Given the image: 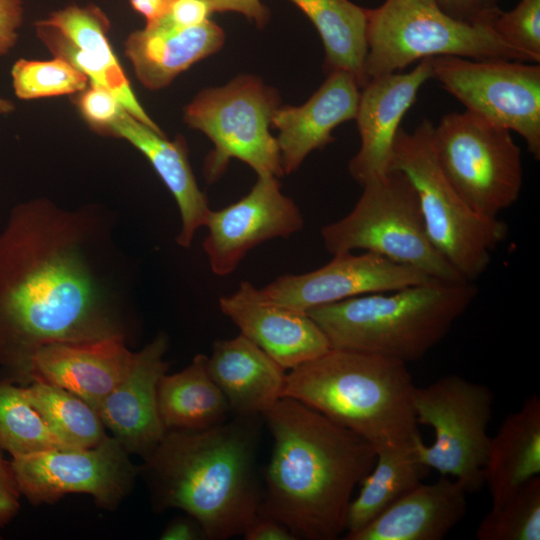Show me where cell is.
<instances>
[{"label":"cell","mask_w":540,"mask_h":540,"mask_svg":"<svg viewBox=\"0 0 540 540\" xmlns=\"http://www.w3.org/2000/svg\"><path fill=\"white\" fill-rule=\"evenodd\" d=\"M433 142L444 175L475 213L494 219L518 200L522 157L511 131L466 110L443 116Z\"/></svg>","instance_id":"cell-10"},{"label":"cell","mask_w":540,"mask_h":540,"mask_svg":"<svg viewBox=\"0 0 540 540\" xmlns=\"http://www.w3.org/2000/svg\"><path fill=\"white\" fill-rule=\"evenodd\" d=\"M111 137L123 139L140 151L150 162L171 192L179 209L181 228L177 244L190 248L196 231L205 226L210 207L207 196L199 188L182 136L169 140L124 111L111 128Z\"/></svg>","instance_id":"cell-23"},{"label":"cell","mask_w":540,"mask_h":540,"mask_svg":"<svg viewBox=\"0 0 540 540\" xmlns=\"http://www.w3.org/2000/svg\"><path fill=\"white\" fill-rule=\"evenodd\" d=\"M428 279L380 255L347 252L333 255L327 264L310 272L279 276L261 290L271 300L307 313L318 306L393 291Z\"/></svg>","instance_id":"cell-16"},{"label":"cell","mask_w":540,"mask_h":540,"mask_svg":"<svg viewBox=\"0 0 540 540\" xmlns=\"http://www.w3.org/2000/svg\"><path fill=\"white\" fill-rule=\"evenodd\" d=\"M213 12H238L262 27L268 21L269 10L260 0H207Z\"/></svg>","instance_id":"cell-40"},{"label":"cell","mask_w":540,"mask_h":540,"mask_svg":"<svg viewBox=\"0 0 540 540\" xmlns=\"http://www.w3.org/2000/svg\"><path fill=\"white\" fill-rule=\"evenodd\" d=\"M432 78L470 112L516 132L540 158V66L506 59L430 58Z\"/></svg>","instance_id":"cell-12"},{"label":"cell","mask_w":540,"mask_h":540,"mask_svg":"<svg viewBox=\"0 0 540 540\" xmlns=\"http://www.w3.org/2000/svg\"><path fill=\"white\" fill-rule=\"evenodd\" d=\"M207 368L234 414L262 415L281 398L285 369L242 334L215 341Z\"/></svg>","instance_id":"cell-24"},{"label":"cell","mask_w":540,"mask_h":540,"mask_svg":"<svg viewBox=\"0 0 540 540\" xmlns=\"http://www.w3.org/2000/svg\"><path fill=\"white\" fill-rule=\"evenodd\" d=\"M160 420L166 430H201L226 421L232 413L211 378L207 356L197 354L180 372L161 377L157 389Z\"/></svg>","instance_id":"cell-27"},{"label":"cell","mask_w":540,"mask_h":540,"mask_svg":"<svg viewBox=\"0 0 540 540\" xmlns=\"http://www.w3.org/2000/svg\"><path fill=\"white\" fill-rule=\"evenodd\" d=\"M132 271L99 206L48 198L14 206L0 232L1 379L31 383L33 355L132 330Z\"/></svg>","instance_id":"cell-1"},{"label":"cell","mask_w":540,"mask_h":540,"mask_svg":"<svg viewBox=\"0 0 540 540\" xmlns=\"http://www.w3.org/2000/svg\"><path fill=\"white\" fill-rule=\"evenodd\" d=\"M261 416L273 449L258 514L284 524L296 539H338L352 493L374 465L375 448L289 397Z\"/></svg>","instance_id":"cell-2"},{"label":"cell","mask_w":540,"mask_h":540,"mask_svg":"<svg viewBox=\"0 0 540 540\" xmlns=\"http://www.w3.org/2000/svg\"><path fill=\"white\" fill-rule=\"evenodd\" d=\"M163 540L206 539L200 525L192 517H180L171 521L160 535Z\"/></svg>","instance_id":"cell-42"},{"label":"cell","mask_w":540,"mask_h":540,"mask_svg":"<svg viewBox=\"0 0 540 540\" xmlns=\"http://www.w3.org/2000/svg\"><path fill=\"white\" fill-rule=\"evenodd\" d=\"M261 415H237L201 430H166L140 471L157 510L192 517L205 538L242 536L258 515Z\"/></svg>","instance_id":"cell-3"},{"label":"cell","mask_w":540,"mask_h":540,"mask_svg":"<svg viewBox=\"0 0 540 540\" xmlns=\"http://www.w3.org/2000/svg\"><path fill=\"white\" fill-rule=\"evenodd\" d=\"M432 76L430 58H426L409 72L374 77L361 88L355 116L361 145L348 165L357 183L363 185L389 171L401 121Z\"/></svg>","instance_id":"cell-18"},{"label":"cell","mask_w":540,"mask_h":540,"mask_svg":"<svg viewBox=\"0 0 540 540\" xmlns=\"http://www.w3.org/2000/svg\"><path fill=\"white\" fill-rule=\"evenodd\" d=\"M23 18L22 0H0V56L16 45Z\"/></svg>","instance_id":"cell-39"},{"label":"cell","mask_w":540,"mask_h":540,"mask_svg":"<svg viewBox=\"0 0 540 540\" xmlns=\"http://www.w3.org/2000/svg\"><path fill=\"white\" fill-rule=\"evenodd\" d=\"M134 354L121 337L52 343L33 355L30 379L63 388L97 411L127 375Z\"/></svg>","instance_id":"cell-20"},{"label":"cell","mask_w":540,"mask_h":540,"mask_svg":"<svg viewBox=\"0 0 540 540\" xmlns=\"http://www.w3.org/2000/svg\"><path fill=\"white\" fill-rule=\"evenodd\" d=\"M21 496L31 504H53L82 493L105 509H115L131 491L140 468L113 437L86 449H50L12 458Z\"/></svg>","instance_id":"cell-13"},{"label":"cell","mask_w":540,"mask_h":540,"mask_svg":"<svg viewBox=\"0 0 540 540\" xmlns=\"http://www.w3.org/2000/svg\"><path fill=\"white\" fill-rule=\"evenodd\" d=\"M467 492L441 476L419 483L384 512L345 540H441L465 516Z\"/></svg>","instance_id":"cell-22"},{"label":"cell","mask_w":540,"mask_h":540,"mask_svg":"<svg viewBox=\"0 0 540 540\" xmlns=\"http://www.w3.org/2000/svg\"><path fill=\"white\" fill-rule=\"evenodd\" d=\"M354 208L321 229L332 255L364 250L430 278L465 281L431 242L416 190L397 170L370 179Z\"/></svg>","instance_id":"cell-7"},{"label":"cell","mask_w":540,"mask_h":540,"mask_svg":"<svg viewBox=\"0 0 540 540\" xmlns=\"http://www.w3.org/2000/svg\"><path fill=\"white\" fill-rule=\"evenodd\" d=\"M15 110V104L8 98L0 96V116L7 115Z\"/></svg>","instance_id":"cell-44"},{"label":"cell","mask_w":540,"mask_h":540,"mask_svg":"<svg viewBox=\"0 0 540 540\" xmlns=\"http://www.w3.org/2000/svg\"><path fill=\"white\" fill-rule=\"evenodd\" d=\"M366 17L368 81L437 56L533 63L488 24L459 21L436 0H385L377 8L366 9Z\"/></svg>","instance_id":"cell-8"},{"label":"cell","mask_w":540,"mask_h":540,"mask_svg":"<svg viewBox=\"0 0 540 540\" xmlns=\"http://www.w3.org/2000/svg\"><path fill=\"white\" fill-rule=\"evenodd\" d=\"M221 312L285 370L293 369L331 347L318 324L304 312L268 298L249 281L218 301Z\"/></svg>","instance_id":"cell-17"},{"label":"cell","mask_w":540,"mask_h":540,"mask_svg":"<svg viewBox=\"0 0 540 540\" xmlns=\"http://www.w3.org/2000/svg\"><path fill=\"white\" fill-rule=\"evenodd\" d=\"M211 13L207 0H172L169 8L161 18L146 25L186 29L199 26L210 20Z\"/></svg>","instance_id":"cell-36"},{"label":"cell","mask_w":540,"mask_h":540,"mask_svg":"<svg viewBox=\"0 0 540 540\" xmlns=\"http://www.w3.org/2000/svg\"><path fill=\"white\" fill-rule=\"evenodd\" d=\"M473 282L430 278L401 289L356 296L307 314L331 348L421 360L449 333L477 296Z\"/></svg>","instance_id":"cell-5"},{"label":"cell","mask_w":540,"mask_h":540,"mask_svg":"<svg viewBox=\"0 0 540 540\" xmlns=\"http://www.w3.org/2000/svg\"><path fill=\"white\" fill-rule=\"evenodd\" d=\"M224 41L223 29L211 20L186 29L145 25L129 34L124 52L141 84L159 90L193 64L217 52Z\"/></svg>","instance_id":"cell-25"},{"label":"cell","mask_w":540,"mask_h":540,"mask_svg":"<svg viewBox=\"0 0 540 540\" xmlns=\"http://www.w3.org/2000/svg\"><path fill=\"white\" fill-rule=\"evenodd\" d=\"M451 17L471 24H488L500 10L501 0H436Z\"/></svg>","instance_id":"cell-37"},{"label":"cell","mask_w":540,"mask_h":540,"mask_svg":"<svg viewBox=\"0 0 540 540\" xmlns=\"http://www.w3.org/2000/svg\"><path fill=\"white\" fill-rule=\"evenodd\" d=\"M0 446V528L16 516L20 508V491L11 466Z\"/></svg>","instance_id":"cell-38"},{"label":"cell","mask_w":540,"mask_h":540,"mask_svg":"<svg viewBox=\"0 0 540 540\" xmlns=\"http://www.w3.org/2000/svg\"><path fill=\"white\" fill-rule=\"evenodd\" d=\"M493 31L507 44L540 62V0H519L509 10L501 9L489 22Z\"/></svg>","instance_id":"cell-34"},{"label":"cell","mask_w":540,"mask_h":540,"mask_svg":"<svg viewBox=\"0 0 540 540\" xmlns=\"http://www.w3.org/2000/svg\"><path fill=\"white\" fill-rule=\"evenodd\" d=\"M494 396L484 384L447 375L416 387L414 411L418 424L431 427L435 440L414 441L417 459L441 476H451L467 493L484 486L483 467L490 440Z\"/></svg>","instance_id":"cell-11"},{"label":"cell","mask_w":540,"mask_h":540,"mask_svg":"<svg viewBox=\"0 0 540 540\" xmlns=\"http://www.w3.org/2000/svg\"><path fill=\"white\" fill-rule=\"evenodd\" d=\"M317 29L325 49V70L352 74L360 88L368 82L366 9L349 0H289Z\"/></svg>","instance_id":"cell-28"},{"label":"cell","mask_w":540,"mask_h":540,"mask_svg":"<svg viewBox=\"0 0 540 540\" xmlns=\"http://www.w3.org/2000/svg\"><path fill=\"white\" fill-rule=\"evenodd\" d=\"M0 446L12 458L67 448L30 403L25 387L0 379Z\"/></svg>","instance_id":"cell-31"},{"label":"cell","mask_w":540,"mask_h":540,"mask_svg":"<svg viewBox=\"0 0 540 540\" xmlns=\"http://www.w3.org/2000/svg\"><path fill=\"white\" fill-rule=\"evenodd\" d=\"M428 471L416 457L414 442L378 450L372 469L360 482V491L349 504L345 537L362 529L421 483Z\"/></svg>","instance_id":"cell-29"},{"label":"cell","mask_w":540,"mask_h":540,"mask_svg":"<svg viewBox=\"0 0 540 540\" xmlns=\"http://www.w3.org/2000/svg\"><path fill=\"white\" fill-rule=\"evenodd\" d=\"M360 96L356 78L347 71L335 70L301 106H279L272 125L284 174L295 172L314 150L322 149L335 138L332 131L343 122L355 119Z\"/></svg>","instance_id":"cell-21"},{"label":"cell","mask_w":540,"mask_h":540,"mask_svg":"<svg viewBox=\"0 0 540 540\" xmlns=\"http://www.w3.org/2000/svg\"><path fill=\"white\" fill-rule=\"evenodd\" d=\"M434 125L423 119L412 131L400 127L390 170L404 173L414 186L428 236L460 276L474 282L506 240L508 227L498 218L475 213L444 175L434 149Z\"/></svg>","instance_id":"cell-6"},{"label":"cell","mask_w":540,"mask_h":540,"mask_svg":"<svg viewBox=\"0 0 540 540\" xmlns=\"http://www.w3.org/2000/svg\"><path fill=\"white\" fill-rule=\"evenodd\" d=\"M478 540L540 539V477L514 491L503 503L491 507L476 530Z\"/></svg>","instance_id":"cell-32"},{"label":"cell","mask_w":540,"mask_h":540,"mask_svg":"<svg viewBox=\"0 0 540 540\" xmlns=\"http://www.w3.org/2000/svg\"><path fill=\"white\" fill-rule=\"evenodd\" d=\"M204 227L208 234L202 247L210 268L218 276H227L261 243L301 231L304 218L294 200L282 193L278 178L261 174L240 200L210 210Z\"/></svg>","instance_id":"cell-14"},{"label":"cell","mask_w":540,"mask_h":540,"mask_svg":"<svg viewBox=\"0 0 540 540\" xmlns=\"http://www.w3.org/2000/svg\"><path fill=\"white\" fill-rule=\"evenodd\" d=\"M75 105L90 129L105 136H110L112 126L126 111L113 92L90 82L75 94Z\"/></svg>","instance_id":"cell-35"},{"label":"cell","mask_w":540,"mask_h":540,"mask_svg":"<svg viewBox=\"0 0 540 540\" xmlns=\"http://www.w3.org/2000/svg\"><path fill=\"white\" fill-rule=\"evenodd\" d=\"M168 336L158 333L135 352L125 378L103 400L97 412L113 436L129 454L146 458L159 444L166 429L157 406V389L168 370L164 360Z\"/></svg>","instance_id":"cell-19"},{"label":"cell","mask_w":540,"mask_h":540,"mask_svg":"<svg viewBox=\"0 0 540 540\" xmlns=\"http://www.w3.org/2000/svg\"><path fill=\"white\" fill-rule=\"evenodd\" d=\"M416 386L407 364L377 354L330 348L290 369L281 397L316 410L376 450L412 444L420 436Z\"/></svg>","instance_id":"cell-4"},{"label":"cell","mask_w":540,"mask_h":540,"mask_svg":"<svg viewBox=\"0 0 540 540\" xmlns=\"http://www.w3.org/2000/svg\"><path fill=\"white\" fill-rule=\"evenodd\" d=\"M25 391L48 428L67 448H91L108 436L98 412L77 395L39 381L28 384Z\"/></svg>","instance_id":"cell-30"},{"label":"cell","mask_w":540,"mask_h":540,"mask_svg":"<svg viewBox=\"0 0 540 540\" xmlns=\"http://www.w3.org/2000/svg\"><path fill=\"white\" fill-rule=\"evenodd\" d=\"M279 104L278 92L251 75L204 89L192 99L184 109V121L214 145L203 165L208 183L216 182L233 158L257 175H284L277 139L270 133Z\"/></svg>","instance_id":"cell-9"},{"label":"cell","mask_w":540,"mask_h":540,"mask_svg":"<svg viewBox=\"0 0 540 540\" xmlns=\"http://www.w3.org/2000/svg\"><path fill=\"white\" fill-rule=\"evenodd\" d=\"M242 536L246 540H296L284 524L260 514L254 518Z\"/></svg>","instance_id":"cell-41"},{"label":"cell","mask_w":540,"mask_h":540,"mask_svg":"<svg viewBox=\"0 0 540 540\" xmlns=\"http://www.w3.org/2000/svg\"><path fill=\"white\" fill-rule=\"evenodd\" d=\"M133 9L142 15L146 24L161 18L169 8L172 0H129Z\"/></svg>","instance_id":"cell-43"},{"label":"cell","mask_w":540,"mask_h":540,"mask_svg":"<svg viewBox=\"0 0 540 540\" xmlns=\"http://www.w3.org/2000/svg\"><path fill=\"white\" fill-rule=\"evenodd\" d=\"M35 33L53 56L80 70L90 83L113 92L138 121L162 131L138 101L109 41V19L96 5L72 4L35 22Z\"/></svg>","instance_id":"cell-15"},{"label":"cell","mask_w":540,"mask_h":540,"mask_svg":"<svg viewBox=\"0 0 540 540\" xmlns=\"http://www.w3.org/2000/svg\"><path fill=\"white\" fill-rule=\"evenodd\" d=\"M11 79L21 100L75 95L89 84L80 70L57 56L49 60L20 58L11 68Z\"/></svg>","instance_id":"cell-33"},{"label":"cell","mask_w":540,"mask_h":540,"mask_svg":"<svg viewBox=\"0 0 540 540\" xmlns=\"http://www.w3.org/2000/svg\"><path fill=\"white\" fill-rule=\"evenodd\" d=\"M540 475V399L528 397L521 408L510 413L497 433L490 437L483 467L492 507L503 503L514 491Z\"/></svg>","instance_id":"cell-26"}]
</instances>
